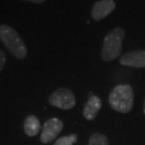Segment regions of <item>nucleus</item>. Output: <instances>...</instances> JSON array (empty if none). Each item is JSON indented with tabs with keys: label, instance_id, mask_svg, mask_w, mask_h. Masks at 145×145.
<instances>
[{
	"label": "nucleus",
	"instance_id": "f03ea898",
	"mask_svg": "<svg viewBox=\"0 0 145 145\" xmlns=\"http://www.w3.org/2000/svg\"><path fill=\"white\" fill-rule=\"evenodd\" d=\"M0 40L8 51L17 59H24L27 56V47L18 32L7 24L0 25Z\"/></svg>",
	"mask_w": 145,
	"mask_h": 145
},
{
	"label": "nucleus",
	"instance_id": "9b49d317",
	"mask_svg": "<svg viewBox=\"0 0 145 145\" xmlns=\"http://www.w3.org/2000/svg\"><path fill=\"white\" fill-rule=\"evenodd\" d=\"M76 141H78L76 135H66V137H61V138L57 139L54 145H73Z\"/></svg>",
	"mask_w": 145,
	"mask_h": 145
},
{
	"label": "nucleus",
	"instance_id": "1a4fd4ad",
	"mask_svg": "<svg viewBox=\"0 0 145 145\" xmlns=\"http://www.w3.org/2000/svg\"><path fill=\"white\" fill-rule=\"evenodd\" d=\"M41 123L39 118L35 115H29L24 121V131L28 137H35L40 132Z\"/></svg>",
	"mask_w": 145,
	"mask_h": 145
},
{
	"label": "nucleus",
	"instance_id": "7ed1b4c3",
	"mask_svg": "<svg viewBox=\"0 0 145 145\" xmlns=\"http://www.w3.org/2000/svg\"><path fill=\"white\" fill-rule=\"evenodd\" d=\"M124 38L125 30L120 27L114 28L104 37L101 50V59L103 61H112L120 56Z\"/></svg>",
	"mask_w": 145,
	"mask_h": 145
},
{
	"label": "nucleus",
	"instance_id": "6e6552de",
	"mask_svg": "<svg viewBox=\"0 0 145 145\" xmlns=\"http://www.w3.org/2000/svg\"><path fill=\"white\" fill-rule=\"evenodd\" d=\"M102 108V101L99 98L98 96L93 95L91 97H89L87 100V102L85 104L83 110V115L84 117L87 120H93L96 118L97 114L99 113V111Z\"/></svg>",
	"mask_w": 145,
	"mask_h": 145
},
{
	"label": "nucleus",
	"instance_id": "ddd939ff",
	"mask_svg": "<svg viewBox=\"0 0 145 145\" xmlns=\"http://www.w3.org/2000/svg\"><path fill=\"white\" fill-rule=\"evenodd\" d=\"M23 1H29V2H32V3H37V5H40V3H43L45 0H23Z\"/></svg>",
	"mask_w": 145,
	"mask_h": 145
},
{
	"label": "nucleus",
	"instance_id": "4468645a",
	"mask_svg": "<svg viewBox=\"0 0 145 145\" xmlns=\"http://www.w3.org/2000/svg\"><path fill=\"white\" fill-rule=\"evenodd\" d=\"M143 113L145 115V100H144V105H143Z\"/></svg>",
	"mask_w": 145,
	"mask_h": 145
},
{
	"label": "nucleus",
	"instance_id": "f8f14e48",
	"mask_svg": "<svg viewBox=\"0 0 145 145\" xmlns=\"http://www.w3.org/2000/svg\"><path fill=\"white\" fill-rule=\"evenodd\" d=\"M5 61H7V57H5V53L0 50V72L2 71V69L5 66Z\"/></svg>",
	"mask_w": 145,
	"mask_h": 145
},
{
	"label": "nucleus",
	"instance_id": "0eeeda50",
	"mask_svg": "<svg viewBox=\"0 0 145 145\" xmlns=\"http://www.w3.org/2000/svg\"><path fill=\"white\" fill-rule=\"evenodd\" d=\"M119 63L126 67L145 68V50L132 51L121 55Z\"/></svg>",
	"mask_w": 145,
	"mask_h": 145
},
{
	"label": "nucleus",
	"instance_id": "39448f33",
	"mask_svg": "<svg viewBox=\"0 0 145 145\" xmlns=\"http://www.w3.org/2000/svg\"><path fill=\"white\" fill-rule=\"evenodd\" d=\"M62 128H63V123L59 118L53 117V118L47 119L42 128V133L40 137L41 142L44 144H47L53 140H55L57 135L61 132Z\"/></svg>",
	"mask_w": 145,
	"mask_h": 145
},
{
	"label": "nucleus",
	"instance_id": "f257e3e1",
	"mask_svg": "<svg viewBox=\"0 0 145 145\" xmlns=\"http://www.w3.org/2000/svg\"><path fill=\"white\" fill-rule=\"evenodd\" d=\"M133 89L129 84H119L110 93L109 103L116 112L129 113L133 106Z\"/></svg>",
	"mask_w": 145,
	"mask_h": 145
},
{
	"label": "nucleus",
	"instance_id": "423d86ee",
	"mask_svg": "<svg viewBox=\"0 0 145 145\" xmlns=\"http://www.w3.org/2000/svg\"><path fill=\"white\" fill-rule=\"evenodd\" d=\"M116 8L114 0H98L96 1L91 9V17L95 21H102L111 14Z\"/></svg>",
	"mask_w": 145,
	"mask_h": 145
},
{
	"label": "nucleus",
	"instance_id": "20e7f679",
	"mask_svg": "<svg viewBox=\"0 0 145 145\" xmlns=\"http://www.w3.org/2000/svg\"><path fill=\"white\" fill-rule=\"evenodd\" d=\"M48 102L51 105L61 110H71L76 103L74 93L68 88H58L50 96Z\"/></svg>",
	"mask_w": 145,
	"mask_h": 145
},
{
	"label": "nucleus",
	"instance_id": "9d476101",
	"mask_svg": "<svg viewBox=\"0 0 145 145\" xmlns=\"http://www.w3.org/2000/svg\"><path fill=\"white\" fill-rule=\"evenodd\" d=\"M88 145H109V140L102 133H93L89 138Z\"/></svg>",
	"mask_w": 145,
	"mask_h": 145
}]
</instances>
